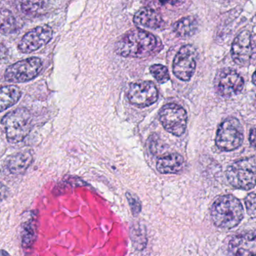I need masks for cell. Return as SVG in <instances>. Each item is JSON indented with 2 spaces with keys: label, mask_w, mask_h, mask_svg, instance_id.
I'll use <instances>...</instances> for the list:
<instances>
[{
  "label": "cell",
  "mask_w": 256,
  "mask_h": 256,
  "mask_svg": "<svg viewBox=\"0 0 256 256\" xmlns=\"http://www.w3.org/2000/svg\"><path fill=\"white\" fill-rule=\"evenodd\" d=\"M43 70L42 61L40 58L34 56L18 61L10 66L6 70V80L10 83H25L34 80Z\"/></svg>",
  "instance_id": "cell-6"
},
{
  "label": "cell",
  "mask_w": 256,
  "mask_h": 256,
  "mask_svg": "<svg viewBox=\"0 0 256 256\" xmlns=\"http://www.w3.org/2000/svg\"><path fill=\"white\" fill-rule=\"evenodd\" d=\"M211 217L217 227L232 229L242 221L244 206L240 200L232 194L221 196L212 204Z\"/></svg>",
  "instance_id": "cell-2"
},
{
  "label": "cell",
  "mask_w": 256,
  "mask_h": 256,
  "mask_svg": "<svg viewBox=\"0 0 256 256\" xmlns=\"http://www.w3.org/2000/svg\"><path fill=\"white\" fill-rule=\"evenodd\" d=\"M245 205L248 215L252 218H254L256 214V193L254 192L246 196L245 198Z\"/></svg>",
  "instance_id": "cell-23"
},
{
  "label": "cell",
  "mask_w": 256,
  "mask_h": 256,
  "mask_svg": "<svg viewBox=\"0 0 256 256\" xmlns=\"http://www.w3.org/2000/svg\"><path fill=\"white\" fill-rule=\"evenodd\" d=\"M160 120L168 132L179 137L185 132L188 116L182 106L169 103L164 104L160 110Z\"/></svg>",
  "instance_id": "cell-7"
},
{
  "label": "cell",
  "mask_w": 256,
  "mask_h": 256,
  "mask_svg": "<svg viewBox=\"0 0 256 256\" xmlns=\"http://www.w3.org/2000/svg\"><path fill=\"white\" fill-rule=\"evenodd\" d=\"M252 35L248 30L240 32L234 40L232 44V59L235 64L241 66H246L250 64L253 54Z\"/></svg>",
  "instance_id": "cell-12"
},
{
  "label": "cell",
  "mask_w": 256,
  "mask_h": 256,
  "mask_svg": "<svg viewBox=\"0 0 256 256\" xmlns=\"http://www.w3.org/2000/svg\"><path fill=\"white\" fill-rule=\"evenodd\" d=\"M36 238V233L32 222L25 223L23 232H22V245L24 248H30L34 245Z\"/></svg>",
  "instance_id": "cell-20"
},
{
  "label": "cell",
  "mask_w": 256,
  "mask_h": 256,
  "mask_svg": "<svg viewBox=\"0 0 256 256\" xmlns=\"http://www.w3.org/2000/svg\"><path fill=\"white\" fill-rule=\"evenodd\" d=\"M127 96L130 103L138 108L152 106L158 100V92L152 82L138 80L128 86Z\"/></svg>",
  "instance_id": "cell-9"
},
{
  "label": "cell",
  "mask_w": 256,
  "mask_h": 256,
  "mask_svg": "<svg viewBox=\"0 0 256 256\" xmlns=\"http://www.w3.org/2000/svg\"><path fill=\"white\" fill-rule=\"evenodd\" d=\"M254 80H256V77H254V73H253V74H252V83H253V84L256 85V82H254Z\"/></svg>",
  "instance_id": "cell-29"
},
{
  "label": "cell",
  "mask_w": 256,
  "mask_h": 256,
  "mask_svg": "<svg viewBox=\"0 0 256 256\" xmlns=\"http://www.w3.org/2000/svg\"><path fill=\"white\" fill-rule=\"evenodd\" d=\"M1 252H2V256H11L10 254H8V252H7L5 251V250H2Z\"/></svg>",
  "instance_id": "cell-28"
},
{
  "label": "cell",
  "mask_w": 256,
  "mask_h": 256,
  "mask_svg": "<svg viewBox=\"0 0 256 256\" xmlns=\"http://www.w3.org/2000/svg\"><path fill=\"white\" fill-rule=\"evenodd\" d=\"M8 142H22L30 132L32 127V116L25 108L14 109L8 112L1 120Z\"/></svg>",
  "instance_id": "cell-3"
},
{
  "label": "cell",
  "mask_w": 256,
  "mask_h": 256,
  "mask_svg": "<svg viewBox=\"0 0 256 256\" xmlns=\"http://www.w3.org/2000/svg\"><path fill=\"white\" fill-rule=\"evenodd\" d=\"M47 4L44 1H24L20 2V8L25 14L35 16L43 10Z\"/></svg>",
  "instance_id": "cell-21"
},
{
  "label": "cell",
  "mask_w": 256,
  "mask_h": 256,
  "mask_svg": "<svg viewBox=\"0 0 256 256\" xmlns=\"http://www.w3.org/2000/svg\"><path fill=\"white\" fill-rule=\"evenodd\" d=\"M8 55V49L2 43H0V60L4 59Z\"/></svg>",
  "instance_id": "cell-26"
},
{
  "label": "cell",
  "mask_w": 256,
  "mask_h": 256,
  "mask_svg": "<svg viewBox=\"0 0 256 256\" xmlns=\"http://www.w3.org/2000/svg\"><path fill=\"white\" fill-rule=\"evenodd\" d=\"M133 20L137 26L149 29H160L164 24L160 13L150 7L140 8L134 14Z\"/></svg>",
  "instance_id": "cell-14"
},
{
  "label": "cell",
  "mask_w": 256,
  "mask_h": 256,
  "mask_svg": "<svg viewBox=\"0 0 256 256\" xmlns=\"http://www.w3.org/2000/svg\"><path fill=\"white\" fill-rule=\"evenodd\" d=\"M34 161L30 151H23L11 156L7 161V168L10 173L20 175L25 173Z\"/></svg>",
  "instance_id": "cell-16"
},
{
  "label": "cell",
  "mask_w": 256,
  "mask_h": 256,
  "mask_svg": "<svg viewBox=\"0 0 256 256\" xmlns=\"http://www.w3.org/2000/svg\"><path fill=\"white\" fill-rule=\"evenodd\" d=\"M156 37L148 31L132 30L121 37L115 46V52L126 58H145L158 49Z\"/></svg>",
  "instance_id": "cell-1"
},
{
  "label": "cell",
  "mask_w": 256,
  "mask_h": 256,
  "mask_svg": "<svg viewBox=\"0 0 256 256\" xmlns=\"http://www.w3.org/2000/svg\"><path fill=\"white\" fill-rule=\"evenodd\" d=\"M150 72L158 83L164 84L170 79L168 70L164 66L154 64L150 67Z\"/></svg>",
  "instance_id": "cell-22"
},
{
  "label": "cell",
  "mask_w": 256,
  "mask_h": 256,
  "mask_svg": "<svg viewBox=\"0 0 256 256\" xmlns=\"http://www.w3.org/2000/svg\"><path fill=\"white\" fill-rule=\"evenodd\" d=\"M244 130L239 120L229 116L224 120L217 130L216 144L222 151H233L242 145Z\"/></svg>",
  "instance_id": "cell-5"
},
{
  "label": "cell",
  "mask_w": 256,
  "mask_h": 256,
  "mask_svg": "<svg viewBox=\"0 0 256 256\" xmlns=\"http://www.w3.org/2000/svg\"><path fill=\"white\" fill-rule=\"evenodd\" d=\"M215 86L221 96L230 98L242 92L244 80L242 76L232 68H224L216 77Z\"/></svg>",
  "instance_id": "cell-10"
},
{
  "label": "cell",
  "mask_w": 256,
  "mask_h": 256,
  "mask_svg": "<svg viewBox=\"0 0 256 256\" xmlns=\"http://www.w3.org/2000/svg\"><path fill=\"white\" fill-rule=\"evenodd\" d=\"M256 157L253 156L235 162L228 168L226 176L235 188L248 190L256 186Z\"/></svg>",
  "instance_id": "cell-4"
},
{
  "label": "cell",
  "mask_w": 256,
  "mask_h": 256,
  "mask_svg": "<svg viewBox=\"0 0 256 256\" xmlns=\"http://www.w3.org/2000/svg\"><path fill=\"white\" fill-rule=\"evenodd\" d=\"M228 246L234 256H256V232H247L234 236Z\"/></svg>",
  "instance_id": "cell-13"
},
{
  "label": "cell",
  "mask_w": 256,
  "mask_h": 256,
  "mask_svg": "<svg viewBox=\"0 0 256 256\" xmlns=\"http://www.w3.org/2000/svg\"><path fill=\"white\" fill-rule=\"evenodd\" d=\"M197 49L192 44L181 47L173 61V73L178 79L188 82L192 77L197 62Z\"/></svg>",
  "instance_id": "cell-8"
},
{
  "label": "cell",
  "mask_w": 256,
  "mask_h": 256,
  "mask_svg": "<svg viewBox=\"0 0 256 256\" xmlns=\"http://www.w3.org/2000/svg\"><path fill=\"white\" fill-rule=\"evenodd\" d=\"M250 142L252 146H254V143H256V140H254V128H252L251 132H250Z\"/></svg>",
  "instance_id": "cell-27"
},
{
  "label": "cell",
  "mask_w": 256,
  "mask_h": 256,
  "mask_svg": "<svg viewBox=\"0 0 256 256\" xmlns=\"http://www.w3.org/2000/svg\"><path fill=\"white\" fill-rule=\"evenodd\" d=\"M8 194V190L2 182H0V202L6 198Z\"/></svg>",
  "instance_id": "cell-25"
},
{
  "label": "cell",
  "mask_w": 256,
  "mask_h": 256,
  "mask_svg": "<svg viewBox=\"0 0 256 256\" xmlns=\"http://www.w3.org/2000/svg\"><path fill=\"white\" fill-rule=\"evenodd\" d=\"M53 30L48 25L34 28L24 36L18 44L19 52L30 54L38 50L50 42L53 38Z\"/></svg>",
  "instance_id": "cell-11"
},
{
  "label": "cell",
  "mask_w": 256,
  "mask_h": 256,
  "mask_svg": "<svg viewBox=\"0 0 256 256\" xmlns=\"http://www.w3.org/2000/svg\"><path fill=\"white\" fill-rule=\"evenodd\" d=\"M18 30V22L13 13L8 8L0 7V32L12 34Z\"/></svg>",
  "instance_id": "cell-19"
},
{
  "label": "cell",
  "mask_w": 256,
  "mask_h": 256,
  "mask_svg": "<svg viewBox=\"0 0 256 256\" xmlns=\"http://www.w3.org/2000/svg\"><path fill=\"white\" fill-rule=\"evenodd\" d=\"M198 28L197 19L192 16L182 18L174 24V34L180 38H186L196 34Z\"/></svg>",
  "instance_id": "cell-18"
},
{
  "label": "cell",
  "mask_w": 256,
  "mask_h": 256,
  "mask_svg": "<svg viewBox=\"0 0 256 256\" xmlns=\"http://www.w3.org/2000/svg\"><path fill=\"white\" fill-rule=\"evenodd\" d=\"M22 97V91L16 85L0 88V113L12 107Z\"/></svg>",
  "instance_id": "cell-17"
},
{
  "label": "cell",
  "mask_w": 256,
  "mask_h": 256,
  "mask_svg": "<svg viewBox=\"0 0 256 256\" xmlns=\"http://www.w3.org/2000/svg\"><path fill=\"white\" fill-rule=\"evenodd\" d=\"M126 198L128 199V204H130L133 215H138L140 210H142V204H140V200L138 198L137 196L130 192L126 193Z\"/></svg>",
  "instance_id": "cell-24"
},
{
  "label": "cell",
  "mask_w": 256,
  "mask_h": 256,
  "mask_svg": "<svg viewBox=\"0 0 256 256\" xmlns=\"http://www.w3.org/2000/svg\"><path fill=\"white\" fill-rule=\"evenodd\" d=\"M184 157L180 154H168L158 158L156 168L160 173L163 174H178L184 168Z\"/></svg>",
  "instance_id": "cell-15"
}]
</instances>
